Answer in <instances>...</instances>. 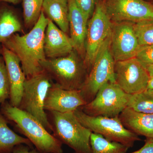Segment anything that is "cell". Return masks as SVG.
<instances>
[{
	"mask_svg": "<svg viewBox=\"0 0 153 153\" xmlns=\"http://www.w3.org/2000/svg\"><path fill=\"white\" fill-rule=\"evenodd\" d=\"M52 134L75 153H91L90 137L92 132L82 125L74 112L48 111Z\"/></svg>",
	"mask_w": 153,
	"mask_h": 153,
	"instance_id": "obj_4",
	"label": "cell"
},
{
	"mask_svg": "<svg viewBox=\"0 0 153 153\" xmlns=\"http://www.w3.org/2000/svg\"><path fill=\"white\" fill-rule=\"evenodd\" d=\"M134 28L140 46L153 44V20L134 23Z\"/></svg>",
	"mask_w": 153,
	"mask_h": 153,
	"instance_id": "obj_24",
	"label": "cell"
},
{
	"mask_svg": "<svg viewBox=\"0 0 153 153\" xmlns=\"http://www.w3.org/2000/svg\"><path fill=\"white\" fill-rule=\"evenodd\" d=\"M10 87L4 60L0 56V106L10 99Z\"/></svg>",
	"mask_w": 153,
	"mask_h": 153,
	"instance_id": "obj_25",
	"label": "cell"
},
{
	"mask_svg": "<svg viewBox=\"0 0 153 153\" xmlns=\"http://www.w3.org/2000/svg\"><path fill=\"white\" fill-rule=\"evenodd\" d=\"M91 153H126L128 148L120 143L110 141L98 134L90 137Z\"/></svg>",
	"mask_w": 153,
	"mask_h": 153,
	"instance_id": "obj_22",
	"label": "cell"
},
{
	"mask_svg": "<svg viewBox=\"0 0 153 153\" xmlns=\"http://www.w3.org/2000/svg\"><path fill=\"white\" fill-rule=\"evenodd\" d=\"M134 24L127 22L112 23L110 47L115 62L136 56L140 46L134 30Z\"/></svg>",
	"mask_w": 153,
	"mask_h": 153,
	"instance_id": "obj_12",
	"label": "cell"
},
{
	"mask_svg": "<svg viewBox=\"0 0 153 153\" xmlns=\"http://www.w3.org/2000/svg\"><path fill=\"white\" fill-rule=\"evenodd\" d=\"M22 2V0H0V3H11L14 5L18 4Z\"/></svg>",
	"mask_w": 153,
	"mask_h": 153,
	"instance_id": "obj_30",
	"label": "cell"
},
{
	"mask_svg": "<svg viewBox=\"0 0 153 153\" xmlns=\"http://www.w3.org/2000/svg\"><path fill=\"white\" fill-rule=\"evenodd\" d=\"M130 153H153V138H146L142 147Z\"/></svg>",
	"mask_w": 153,
	"mask_h": 153,
	"instance_id": "obj_29",
	"label": "cell"
},
{
	"mask_svg": "<svg viewBox=\"0 0 153 153\" xmlns=\"http://www.w3.org/2000/svg\"><path fill=\"white\" fill-rule=\"evenodd\" d=\"M114 78L120 87L130 94L146 89L150 76L146 68L135 57L115 62Z\"/></svg>",
	"mask_w": 153,
	"mask_h": 153,
	"instance_id": "obj_10",
	"label": "cell"
},
{
	"mask_svg": "<svg viewBox=\"0 0 153 153\" xmlns=\"http://www.w3.org/2000/svg\"><path fill=\"white\" fill-rule=\"evenodd\" d=\"M126 128L136 134L153 138V114L137 112L126 107L119 115Z\"/></svg>",
	"mask_w": 153,
	"mask_h": 153,
	"instance_id": "obj_17",
	"label": "cell"
},
{
	"mask_svg": "<svg viewBox=\"0 0 153 153\" xmlns=\"http://www.w3.org/2000/svg\"><path fill=\"white\" fill-rule=\"evenodd\" d=\"M85 104L80 90L64 89L53 82L46 95L44 109L60 113L74 112Z\"/></svg>",
	"mask_w": 153,
	"mask_h": 153,
	"instance_id": "obj_13",
	"label": "cell"
},
{
	"mask_svg": "<svg viewBox=\"0 0 153 153\" xmlns=\"http://www.w3.org/2000/svg\"><path fill=\"white\" fill-rule=\"evenodd\" d=\"M104 3L112 23L153 20V4L145 0H104Z\"/></svg>",
	"mask_w": 153,
	"mask_h": 153,
	"instance_id": "obj_11",
	"label": "cell"
},
{
	"mask_svg": "<svg viewBox=\"0 0 153 153\" xmlns=\"http://www.w3.org/2000/svg\"><path fill=\"white\" fill-rule=\"evenodd\" d=\"M69 31L74 50L84 60L88 21L76 5L75 0H68Z\"/></svg>",
	"mask_w": 153,
	"mask_h": 153,
	"instance_id": "obj_16",
	"label": "cell"
},
{
	"mask_svg": "<svg viewBox=\"0 0 153 153\" xmlns=\"http://www.w3.org/2000/svg\"><path fill=\"white\" fill-rule=\"evenodd\" d=\"M136 57L146 68L153 64V44L140 46Z\"/></svg>",
	"mask_w": 153,
	"mask_h": 153,
	"instance_id": "obj_26",
	"label": "cell"
},
{
	"mask_svg": "<svg viewBox=\"0 0 153 153\" xmlns=\"http://www.w3.org/2000/svg\"><path fill=\"white\" fill-rule=\"evenodd\" d=\"M11 153H44L38 151L36 148H31L27 145L21 144L14 147Z\"/></svg>",
	"mask_w": 153,
	"mask_h": 153,
	"instance_id": "obj_28",
	"label": "cell"
},
{
	"mask_svg": "<svg viewBox=\"0 0 153 153\" xmlns=\"http://www.w3.org/2000/svg\"><path fill=\"white\" fill-rule=\"evenodd\" d=\"M147 88L153 89V76H152L150 78Z\"/></svg>",
	"mask_w": 153,
	"mask_h": 153,
	"instance_id": "obj_32",
	"label": "cell"
},
{
	"mask_svg": "<svg viewBox=\"0 0 153 153\" xmlns=\"http://www.w3.org/2000/svg\"><path fill=\"white\" fill-rule=\"evenodd\" d=\"M48 22L42 11L38 22L29 33L22 36L16 33L1 44L19 58L26 78L43 71L41 63L47 58L44 38Z\"/></svg>",
	"mask_w": 153,
	"mask_h": 153,
	"instance_id": "obj_1",
	"label": "cell"
},
{
	"mask_svg": "<svg viewBox=\"0 0 153 153\" xmlns=\"http://www.w3.org/2000/svg\"><path fill=\"white\" fill-rule=\"evenodd\" d=\"M42 11L49 20L60 30L69 31V10L68 0H44Z\"/></svg>",
	"mask_w": 153,
	"mask_h": 153,
	"instance_id": "obj_18",
	"label": "cell"
},
{
	"mask_svg": "<svg viewBox=\"0 0 153 153\" xmlns=\"http://www.w3.org/2000/svg\"><path fill=\"white\" fill-rule=\"evenodd\" d=\"M8 121L0 110V153H11L15 146L21 144L33 148L27 138L21 136L9 127Z\"/></svg>",
	"mask_w": 153,
	"mask_h": 153,
	"instance_id": "obj_20",
	"label": "cell"
},
{
	"mask_svg": "<svg viewBox=\"0 0 153 153\" xmlns=\"http://www.w3.org/2000/svg\"><path fill=\"white\" fill-rule=\"evenodd\" d=\"M74 113L82 125L110 141L120 143L129 149L133 147L136 142L141 140L138 135L125 127L119 116L113 117L91 116L80 108Z\"/></svg>",
	"mask_w": 153,
	"mask_h": 153,
	"instance_id": "obj_7",
	"label": "cell"
},
{
	"mask_svg": "<svg viewBox=\"0 0 153 153\" xmlns=\"http://www.w3.org/2000/svg\"><path fill=\"white\" fill-rule=\"evenodd\" d=\"M75 153V152H74V153Z\"/></svg>",
	"mask_w": 153,
	"mask_h": 153,
	"instance_id": "obj_34",
	"label": "cell"
},
{
	"mask_svg": "<svg viewBox=\"0 0 153 153\" xmlns=\"http://www.w3.org/2000/svg\"><path fill=\"white\" fill-rule=\"evenodd\" d=\"M97 0H75L77 7L88 21L92 16Z\"/></svg>",
	"mask_w": 153,
	"mask_h": 153,
	"instance_id": "obj_27",
	"label": "cell"
},
{
	"mask_svg": "<svg viewBox=\"0 0 153 153\" xmlns=\"http://www.w3.org/2000/svg\"><path fill=\"white\" fill-rule=\"evenodd\" d=\"M2 44H0V56L2 55Z\"/></svg>",
	"mask_w": 153,
	"mask_h": 153,
	"instance_id": "obj_33",
	"label": "cell"
},
{
	"mask_svg": "<svg viewBox=\"0 0 153 153\" xmlns=\"http://www.w3.org/2000/svg\"><path fill=\"white\" fill-rule=\"evenodd\" d=\"M44 0H22L23 17L26 28L36 25L41 16Z\"/></svg>",
	"mask_w": 153,
	"mask_h": 153,
	"instance_id": "obj_23",
	"label": "cell"
},
{
	"mask_svg": "<svg viewBox=\"0 0 153 153\" xmlns=\"http://www.w3.org/2000/svg\"><path fill=\"white\" fill-rule=\"evenodd\" d=\"M146 68L150 76H153V64L148 66Z\"/></svg>",
	"mask_w": 153,
	"mask_h": 153,
	"instance_id": "obj_31",
	"label": "cell"
},
{
	"mask_svg": "<svg viewBox=\"0 0 153 153\" xmlns=\"http://www.w3.org/2000/svg\"><path fill=\"white\" fill-rule=\"evenodd\" d=\"M70 37L49 19L44 38V51L46 58L66 56L74 50Z\"/></svg>",
	"mask_w": 153,
	"mask_h": 153,
	"instance_id": "obj_15",
	"label": "cell"
},
{
	"mask_svg": "<svg viewBox=\"0 0 153 153\" xmlns=\"http://www.w3.org/2000/svg\"><path fill=\"white\" fill-rule=\"evenodd\" d=\"M79 56L74 49L66 56L46 58L41 65L52 81L60 87L66 90H80L88 72L83 59Z\"/></svg>",
	"mask_w": 153,
	"mask_h": 153,
	"instance_id": "obj_3",
	"label": "cell"
},
{
	"mask_svg": "<svg viewBox=\"0 0 153 153\" xmlns=\"http://www.w3.org/2000/svg\"><path fill=\"white\" fill-rule=\"evenodd\" d=\"M111 35L97 52L91 69L80 89L81 95L86 104L93 100L104 84L108 82H115V62L111 50Z\"/></svg>",
	"mask_w": 153,
	"mask_h": 153,
	"instance_id": "obj_6",
	"label": "cell"
},
{
	"mask_svg": "<svg viewBox=\"0 0 153 153\" xmlns=\"http://www.w3.org/2000/svg\"><path fill=\"white\" fill-rule=\"evenodd\" d=\"M0 110L7 120L13 123L18 131L38 151L44 153H63V143L33 115L12 106L8 101L1 105Z\"/></svg>",
	"mask_w": 153,
	"mask_h": 153,
	"instance_id": "obj_2",
	"label": "cell"
},
{
	"mask_svg": "<svg viewBox=\"0 0 153 153\" xmlns=\"http://www.w3.org/2000/svg\"><path fill=\"white\" fill-rule=\"evenodd\" d=\"M53 82L44 70L26 78L22 100L18 107L36 117L50 133L52 132V127L44 109V101L48 89Z\"/></svg>",
	"mask_w": 153,
	"mask_h": 153,
	"instance_id": "obj_5",
	"label": "cell"
},
{
	"mask_svg": "<svg viewBox=\"0 0 153 153\" xmlns=\"http://www.w3.org/2000/svg\"><path fill=\"white\" fill-rule=\"evenodd\" d=\"M112 23L107 13L104 0H97L93 15L88 22L84 62L89 73L97 52L111 34Z\"/></svg>",
	"mask_w": 153,
	"mask_h": 153,
	"instance_id": "obj_9",
	"label": "cell"
},
{
	"mask_svg": "<svg viewBox=\"0 0 153 153\" xmlns=\"http://www.w3.org/2000/svg\"><path fill=\"white\" fill-rule=\"evenodd\" d=\"M22 30V22L16 10L7 3H0V44Z\"/></svg>",
	"mask_w": 153,
	"mask_h": 153,
	"instance_id": "obj_19",
	"label": "cell"
},
{
	"mask_svg": "<svg viewBox=\"0 0 153 153\" xmlns=\"http://www.w3.org/2000/svg\"><path fill=\"white\" fill-rule=\"evenodd\" d=\"M2 46L1 55L4 60L10 87L9 102L12 106L19 107L26 76L19 58L4 46Z\"/></svg>",
	"mask_w": 153,
	"mask_h": 153,
	"instance_id": "obj_14",
	"label": "cell"
},
{
	"mask_svg": "<svg viewBox=\"0 0 153 153\" xmlns=\"http://www.w3.org/2000/svg\"><path fill=\"white\" fill-rule=\"evenodd\" d=\"M127 107L137 112L153 114V89L146 88L138 93L129 94Z\"/></svg>",
	"mask_w": 153,
	"mask_h": 153,
	"instance_id": "obj_21",
	"label": "cell"
},
{
	"mask_svg": "<svg viewBox=\"0 0 153 153\" xmlns=\"http://www.w3.org/2000/svg\"><path fill=\"white\" fill-rule=\"evenodd\" d=\"M128 94L115 82H107L100 88L92 101L79 108L91 116H118L127 106Z\"/></svg>",
	"mask_w": 153,
	"mask_h": 153,
	"instance_id": "obj_8",
	"label": "cell"
}]
</instances>
